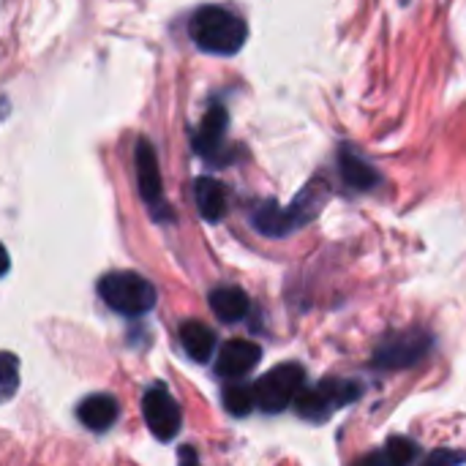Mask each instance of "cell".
Returning <instances> with one entry per match:
<instances>
[{"instance_id": "6da1fadb", "label": "cell", "mask_w": 466, "mask_h": 466, "mask_svg": "<svg viewBox=\"0 0 466 466\" xmlns=\"http://www.w3.org/2000/svg\"><path fill=\"white\" fill-rule=\"evenodd\" d=\"M188 35L197 49L208 55H238L248 38V25L243 16L224 5H202L188 19Z\"/></svg>"}, {"instance_id": "7a4b0ae2", "label": "cell", "mask_w": 466, "mask_h": 466, "mask_svg": "<svg viewBox=\"0 0 466 466\" xmlns=\"http://www.w3.org/2000/svg\"><path fill=\"white\" fill-rule=\"evenodd\" d=\"M325 197H328L325 183L322 180H311L292 199V205H287V208H281L279 202H262V205H257V210L251 213V224L265 238H287L289 232L306 227L319 213Z\"/></svg>"}, {"instance_id": "3957f363", "label": "cell", "mask_w": 466, "mask_h": 466, "mask_svg": "<svg viewBox=\"0 0 466 466\" xmlns=\"http://www.w3.org/2000/svg\"><path fill=\"white\" fill-rule=\"evenodd\" d=\"M98 295L101 300L117 311V314H126V317H139V314H147L158 295H156V287L134 273V270H115V273H106L101 281H98Z\"/></svg>"}, {"instance_id": "277c9868", "label": "cell", "mask_w": 466, "mask_h": 466, "mask_svg": "<svg viewBox=\"0 0 466 466\" xmlns=\"http://www.w3.org/2000/svg\"><path fill=\"white\" fill-rule=\"evenodd\" d=\"M363 393V388L358 382H350V380H325L319 382L317 388H303L300 396L295 399V410L300 418L306 420H314V423H322L328 420L336 410L352 404L358 396Z\"/></svg>"}, {"instance_id": "5b68a950", "label": "cell", "mask_w": 466, "mask_h": 466, "mask_svg": "<svg viewBox=\"0 0 466 466\" xmlns=\"http://www.w3.org/2000/svg\"><path fill=\"white\" fill-rule=\"evenodd\" d=\"M303 369L298 363H284L276 366L273 371H268L257 385H254V396H257V407H262V412H284L287 407L295 404V399L303 390Z\"/></svg>"}, {"instance_id": "8992f818", "label": "cell", "mask_w": 466, "mask_h": 466, "mask_svg": "<svg viewBox=\"0 0 466 466\" xmlns=\"http://www.w3.org/2000/svg\"><path fill=\"white\" fill-rule=\"evenodd\" d=\"M431 350V336L423 330H407V333H393L388 336L377 350H374V369L382 371H399L410 369L418 360H423Z\"/></svg>"}, {"instance_id": "52a82bcc", "label": "cell", "mask_w": 466, "mask_h": 466, "mask_svg": "<svg viewBox=\"0 0 466 466\" xmlns=\"http://www.w3.org/2000/svg\"><path fill=\"white\" fill-rule=\"evenodd\" d=\"M134 169H137L139 194H142L145 205L150 208L153 218H158V221L172 218V213H169V208H167V199H164V183H161L158 156H156L153 145L145 142V139L137 142V150H134Z\"/></svg>"}, {"instance_id": "ba28073f", "label": "cell", "mask_w": 466, "mask_h": 466, "mask_svg": "<svg viewBox=\"0 0 466 466\" xmlns=\"http://www.w3.org/2000/svg\"><path fill=\"white\" fill-rule=\"evenodd\" d=\"M142 415H145V423L153 431V437L161 442H172L180 431V423H183L180 407L164 385H153L145 390Z\"/></svg>"}, {"instance_id": "9c48e42d", "label": "cell", "mask_w": 466, "mask_h": 466, "mask_svg": "<svg viewBox=\"0 0 466 466\" xmlns=\"http://www.w3.org/2000/svg\"><path fill=\"white\" fill-rule=\"evenodd\" d=\"M227 128H229V115L221 104H213L210 112L202 117L197 134H194V150L213 164L227 161Z\"/></svg>"}, {"instance_id": "30bf717a", "label": "cell", "mask_w": 466, "mask_h": 466, "mask_svg": "<svg viewBox=\"0 0 466 466\" xmlns=\"http://www.w3.org/2000/svg\"><path fill=\"white\" fill-rule=\"evenodd\" d=\"M262 358V350L248 339H232L221 347L216 360V374L224 380H240L246 377Z\"/></svg>"}, {"instance_id": "8fae6325", "label": "cell", "mask_w": 466, "mask_h": 466, "mask_svg": "<svg viewBox=\"0 0 466 466\" xmlns=\"http://www.w3.org/2000/svg\"><path fill=\"white\" fill-rule=\"evenodd\" d=\"M76 415H79V423H82L85 429L101 434V431H109V429L117 423L120 407H117L115 396H109V393H96V396H87V399L79 404Z\"/></svg>"}, {"instance_id": "7c38bea8", "label": "cell", "mask_w": 466, "mask_h": 466, "mask_svg": "<svg viewBox=\"0 0 466 466\" xmlns=\"http://www.w3.org/2000/svg\"><path fill=\"white\" fill-rule=\"evenodd\" d=\"M339 172H341V180L355 191H371L380 186V172L352 147L339 150Z\"/></svg>"}, {"instance_id": "4fadbf2b", "label": "cell", "mask_w": 466, "mask_h": 466, "mask_svg": "<svg viewBox=\"0 0 466 466\" xmlns=\"http://www.w3.org/2000/svg\"><path fill=\"white\" fill-rule=\"evenodd\" d=\"M194 199H197V208H199V216L205 221H221L227 216V205H229V197H227V188L224 183L213 180V177H199L194 183Z\"/></svg>"}, {"instance_id": "5bb4252c", "label": "cell", "mask_w": 466, "mask_h": 466, "mask_svg": "<svg viewBox=\"0 0 466 466\" xmlns=\"http://www.w3.org/2000/svg\"><path fill=\"white\" fill-rule=\"evenodd\" d=\"M210 309L221 322H240L248 314V298L240 287H218L210 292Z\"/></svg>"}, {"instance_id": "9a60e30c", "label": "cell", "mask_w": 466, "mask_h": 466, "mask_svg": "<svg viewBox=\"0 0 466 466\" xmlns=\"http://www.w3.org/2000/svg\"><path fill=\"white\" fill-rule=\"evenodd\" d=\"M180 344H183V350L188 352V358H191V360L205 363V360H210V358H213L216 336H213V330H210L205 322L191 319V322H186V325L180 328Z\"/></svg>"}, {"instance_id": "2e32d148", "label": "cell", "mask_w": 466, "mask_h": 466, "mask_svg": "<svg viewBox=\"0 0 466 466\" xmlns=\"http://www.w3.org/2000/svg\"><path fill=\"white\" fill-rule=\"evenodd\" d=\"M224 407L229 415L235 418H246L254 407H257V396H254V388L243 385V382H232L224 388Z\"/></svg>"}, {"instance_id": "e0dca14e", "label": "cell", "mask_w": 466, "mask_h": 466, "mask_svg": "<svg viewBox=\"0 0 466 466\" xmlns=\"http://www.w3.org/2000/svg\"><path fill=\"white\" fill-rule=\"evenodd\" d=\"M19 388V360L11 352H0V404L8 401Z\"/></svg>"}, {"instance_id": "ac0fdd59", "label": "cell", "mask_w": 466, "mask_h": 466, "mask_svg": "<svg viewBox=\"0 0 466 466\" xmlns=\"http://www.w3.org/2000/svg\"><path fill=\"white\" fill-rule=\"evenodd\" d=\"M385 461L388 466H410L418 459V448L412 440H404V437H393L388 445H385Z\"/></svg>"}, {"instance_id": "d6986e66", "label": "cell", "mask_w": 466, "mask_h": 466, "mask_svg": "<svg viewBox=\"0 0 466 466\" xmlns=\"http://www.w3.org/2000/svg\"><path fill=\"white\" fill-rule=\"evenodd\" d=\"M464 461H466L464 453H459V451H445V448H440V451L429 453V459L423 461V466H464Z\"/></svg>"}, {"instance_id": "ffe728a7", "label": "cell", "mask_w": 466, "mask_h": 466, "mask_svg": "<svg viewBox=\"0 0 466 466\" xmlns=\"http://www.w3.org/2000/svg\"><path fill=\"white\" fill-rule=\"evenodd\" d=\"M177 461H180V466H199V456H197V451H194V448L183 445V448H180V453H177Z\"/></svg>"}, {"instance_id": "44dd1931", "label": "cell", "mask_w": 466, "mask_h": 466, "mask_svg": "<svg viewBox=\"0 0 466 466\" xmlns=\"http://www.w3.org/2000/svg\"><path fill=\"white\" fill-rule=\"evenodd\" d=\"M355 466H388V461H385V453L377 451V453H369L366 459H360Z\"/></svg>"}, {"instance_id": "7402d4cb", "label": "cell", "mask_w": 466, "mask_h": 466, "mask_svg": "<svg viewBox=\"0 0 466 466\" xmlns=\"http://www.w3.org/2000/svg\"><path fill=\"white\" fill-rule=\"evenodd\" d=\"M8 265H11L8 251H5V246L0 243V276H5V273H8Z\"/></svg>"}]
</instances>
